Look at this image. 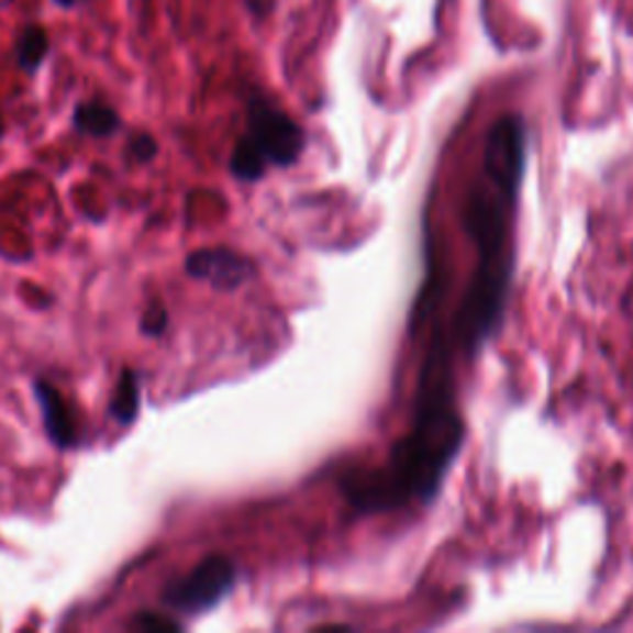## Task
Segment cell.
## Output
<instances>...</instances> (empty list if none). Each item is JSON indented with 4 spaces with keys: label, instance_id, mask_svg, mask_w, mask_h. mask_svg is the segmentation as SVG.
Listing matches in <instances>:
<instances>
[{
    "label": "cell",
    "instance_id": "cell-1",
    "mask_svg": "<svg viewBox=\"0 0 633 633\" xmlns=\"http://www.w3.org/2000/svg\"><path fill=\"white\" fill-rule=\"evenodd\" d=\"M528 166V126L504 114L485 136L482 162L468 186L463 227L475 247V270L443 330L455 354L475 359L500 332L514 270V215Z\"/></svg>",
    "mask_w": 633,
    "mask_h": 633
},
{
    "label": "cell",
    "instance_id": "cell-2",
    "mask_svg": "<svg viewBox=\"0 0 633 633\" xmlns=\"http://www.w3.org/2000/svg\"><path fill=\"white\" fill-rule=\"evenodd\" d=\"M455 349L438 324L423 354L409 433L391 445L381 465L349 468L340 490L354 512L381 514L429 504L465 445V421L455 393Z\"/></svg>",
    "mask_w": 633,
    "mask_h": 633
},
{
    "label": "cell",
    "instance_id": "cell-3",
    "mask_svg": "<svg viewBox=\"0 0 633 633\" xmlns=\"http://www.w3.org/2000/svg\"><path fill=\"white\" fill-rule=\"evenodd\" d=\"M304 129L263 95L247 99V132L235 144L231 171L241 181H257L267 168L292 166L304 152Z\"/></svg>",
    "mask_w": 633,
    "mask_h": 633
},
{
    "label": "cell",
    "instance_id": "cell-4",
    "mask_svg": "<svg viewBox=\"0 0 633 633\" xmlns=\"http://www.w3.org/2000/svg\"><path fill=\"white\" fill-rule=\"evenodd\" d=\"M235 564L223 554H211L181 579L166 584L164 603L181 613H201L221 603L235 587Z\"/></svg>",
    "mask_w": 633,
    "mask_h": 633
},
{
    "label": "cell",
    "instance_id": "cell-5",
    "mask_svg": "<svg viewBox=\"0 0 633 633\" xmlns=\"http://www.w3.org/2000/svg\"><path fill=\"white\" fill-rule=\"evenodd\" d=\"M186 273L215 287V290L231 292L251 280L255 265L251 257L227 251V247H203V251L188 255Z\"/></svg>",
    "mask_w": 633,
    "mask_h": 633
},
{
    "label": "cell",
    "instance_id": "cell-6",
    "mask_svg": "<svg viewBox=\"0 0 633 633\" xmlns=\"http://www.w3.org/2000/svg\"><path fill=\"white\" fill-rule=\"evenodd\" d=\"M35 396H37L40 409H43V421H45V431L49 435V441L59 445V448H69V445L77 441V429H75L73 411H69L63 393H59L53 384L35 381Z\"/></svg>",
    "mask_w": 633,
    "mask_h": 633
},
{
    "label": "cell",
    "instance_id": "cell-7",
    "mask_svg": "<svg viewBox=\"0 0 633 633\" xmlns=\"http://www.w3.org/2000/svg\"><path fill=\"white\" fill-rule=\"evenodd\" d=\"M73 124L77 132L87 136H112L122 124V119L104 102H82L75 107Z\"/></svg>",
    "mask_w": 633,
    "mask_h": 633
},
{
    "label": "cell",
    "instance_id": "cell-8",
    "mask_svg": "<svg viewBox=\"0 0 633 633\" xmlns=\"http://www.w3.org/2000/svg\"><path fill=\"white\" fill-rule=\"evenodd\" d=\"M47 53H49L47 30L43 25H25L23 33H20V37H18V45H15L18 67L27 75H35L40 65L45 63Z\"/></svg>",
    "mask_w": 633,
    "mask_h": 633
},
{
    "label": "cell",
    "instance_id": "cell-9",
    "mask_svg": "<svg viewBox=\"0 0 633 633\" xmlns=\"http://www.w3.org/2000/svg\"><path fill=\"white\" fill-rule=\"evenodd\" d=\"M136 411H138V376L126 369L122 379H119L109 413H112L119 423H132L136 419Z\"/></svg>",
    "mask_w": 633,
    "mask_h": 633
},
{
    "label": "cell",
    "instance_id": "cell-10",
    "mask_svg": "<svg viewBox=\"0 0 633 633\" xmlns=\"http://www.w3.org/2000/svg\"><path fill=\"white\" fill-rule=\"evenodd\" d=\"M134 631H146V633H164V631H181V623L168 619L166 613H152L144 611L132 621Z\"/></svg>",
    "mask_w": 633,
    "mask_h": 633
},
{
    "label": "cell",
    "instance_id": "cell-11",
    "mask_svg": "<svg viewBox=\"0 0 633 633\" xmlns=\"http://www.w3.org/2000/svg\"><path fill=\"white\" fill-rule=\"evenodd\" d=\"M158 152V144L148 134H136L129 142V154H132L136 162H152Z\"/></svg>",
    "mask_w": 633,
    "mask_h": 633
},
{
    "label": "cell",
    "instance_id": "cell-12",
    "mask_svg": "<svg viewBox=\"0 0 633 633\" xmlns=\"http://www.w3.org/2000/svg\"><path fill=\"white\" fill-rule=\"evenodd\" d=\"M142 330L146 332V334H162L164 330H166V310L162 304H152L146 310V314H144V320H142Z\"/></svg>",
    "mask_w": 633,
    "mask_h": 633
},
{
    "label": "cell",
    "instance_id": "cell-13",
    "mask_svg": "<svg viewBox=\"0 0 633 633\" xmlns=\"http://www.w3.org/2000/svg\"><path fill=\"white\" fill-rule=\"evenodd\" d=\"M53 3L59 5V8H75L77 0H53Z\"/></svg>",
    "mask_w": 633,
    "mask_h": 633
},
{
    "label": "cell",
    "instance_id": "cell-14",
    "mask_svg": "<svg viewBox=\"0 0 633 633\" xmlns=\"http://www.w3.org/2000/svg\"><path fill=\"white\" fill-rule=\"evenodd\" d=\"M5 134V124H3V114H0V138Z\"/></svg>",
    "mask_w": 633,
    "mask_h": 633
}]
</instances>
